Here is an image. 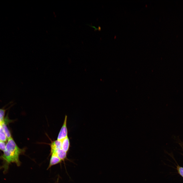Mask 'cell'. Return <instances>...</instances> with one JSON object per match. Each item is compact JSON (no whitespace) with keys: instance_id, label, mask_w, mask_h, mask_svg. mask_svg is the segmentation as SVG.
Returning <instances> with one entry per match:
<instances>
[{"instance_id":"obj_3","label":"cell","mask_w":183,"mask_h":183,"mask_svg":"<svg viewBox=\"0 0 183 183\" xmlns=\"http://www.w3.org/2000/svg\"><path fill=\"white\" fill-rule=\"evenodd\" d=\"M51 155L55 154L58 150L62 149V141L56 140L51 144Z\"/></svg>"},{"instance_id":"obj_6","label":"cell","mask_w":183,"mask_h":183,"mask_svg":"<svg viewBox=\"0 0 183 183\" xmlns=\"http://www.w3.org/2000/svg\"><path fill=\"white\" fill-rule=\"evenodd\" d=\"M52 155H56L62 161L64 160L66 158L67 152L61 149L58 150L55 154Z\"/></svg>"},{"instance_id":"obj_7","label":"cell","mask_w":183,"mask_h":183,"mask_svg":"<svg viewBox=\"0 0 183 183\" xmlns=\"http://www.w3.org/2000/svg\"><path fill=\"white\" fill-rule=\"evenodd\" d=\"M2 127L3 130L6 136L7 139L11 138V134L10 132L7 127L5 121L2 124Z\"/></svg>"},{"instance_id":"obj_1","label":"cell","mask_w":183,"mask_h":183,"mask_svg":"<svg viewBox=\"0 0 183 183\" xmlns=\"http://www.w3.org/2000/svg\"><path fill=\"white\" fill-rule=\"evenodd\" d=\"M25 149L19 148L11 137L8 139L3 154L0 158L4 162L3 167L5 171L8 169L9 165L11 163H14L19 166L21 162L19 160V156L23 154Z\"/></svg>"},{"instance_id":"obj_11","label":"cell","mask_w":183,"mask_h":183,"mask_svg":"<svg viewBox=\"0 0 183 183\" xmlns=\"http://www.w3.org/2000/svg\"><path fill=\"white\" fill-rule=\"evenodd\" d=\"M4 116L0 113V129L2 128V124L4 122Z\"/></svg>"},{"instance_id":"obj_8","label":"cell","mask_w":183,"mask_h":183,"mask_svg":"<svg viewBox=\"0 0 183 183\" xmlns=\"http://www.w3.org/2000/svg\"><path fill=\"white\" fill-rule=\"evenodd\" d=\"M7 139L6 136L2 127L0 129V141L6 142Z\"/></svg>"},{"instance_id":"obj_2","label":"cell","mask_w":183,"mask_h":183,"mask_svg":"<svg viewBox=\"0 0 183 183\" xmlns=\"http://www.w3.org/2000/svg\"><path fill=\"white\" fill-rule=\"evenodd\" d=\"M67 116L66 115L63 124L59 132L57 140L62 141L68 136V130L67 127Z\"/></svg>"},{"instance_id":"obj_12","label":"cell","mask_w":183,"mask_h":183,"mask_svg":"<svg viewBox=\"0 0 183 183\" xmlns=\"http://www.w3.org/2000/svg\"><path fill=\"white\" fill-rule=\"evenodd\" d=\"M5 111L4 110L0 109V113L2 114L4 116Z\"/></svg>"},{"instance_id":"obj_9","label":"cell","mask_w":183,"mask_h":183,"mask_svg":"<svg viewBox=\"0 0 183 183\" xmlns=\"http://www.w3.org/2000/svg\"><path fill=\"white\" fill-rule=\"evenodd\" d=\"M177 169L179 174L183 177V167L178 165L177 166Z\"/></svg>"},{"instance_id":"obj_5","label":"cell","mask_w":183,"mask_h":183,"mask_svg":"<svg viewBox=\"0 0 183 183\" xmlns=\"http://www.w3.org/2000/svg\"><path fill=\"white\" fill-rule=\"evenodd\" d=\"M70 146V141L67 136L62 141V149L67 152L69 149Z\"/></svg>"},{"instance_id":"obj_10","label":"cell","mask_w":183,"mask_h":183,"mask_svg":"<svg viewBox=\"0 0 183 183\" xmlns=\"http://www.w3.org/2000/svg\"><path fill=\"white\" fill-rule=\"evenodd\" d=\"M6 144L4 142L0 141V150L4 151L5 148Z\"/></svg>"},{"instance_id":"obj_4","label":"cell","mask_w":183,"mask_h":183,"mask_svg":"<svg viewBox=\"0 0 183 183\" xmlns=\"http://www.w3.org/2000/svg\"><path fill=\"white\" fill-rule=\"evenodd\" d=\"M62 161V160L56 155H51L49 164L48 169L52 166L61 162Z\"/></svg>"}]
</instances>
